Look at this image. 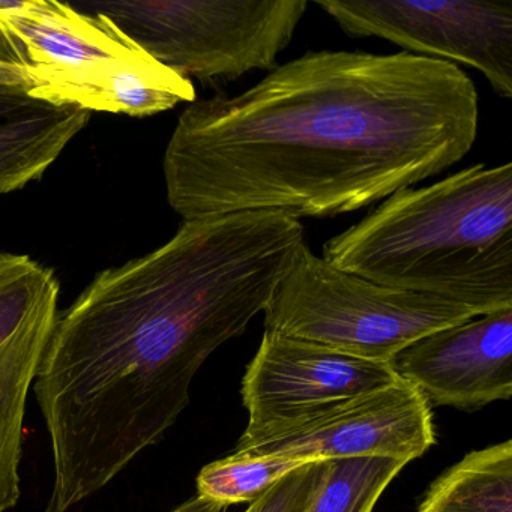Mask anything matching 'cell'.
<instances>
[{
	"instance_id": "obj_1",
	"label": "cell",
	"mask_w": 512,
	"mask_h": 512,
	"mask_svg": "<svg viewBox=\"0 0 512 512\" xmlns=\"http://www.w3.org/2000/svg\"><path fill=\"white\" fill-rule=\"evenodd\" d=\"M479 98L455 64L400 52H308L236 97L191 103L164 154L184 221L359 211L460 163Z\"/></svg>"
},
{
	"instance_id": "obj_2",
	"label": "cell",
	"mask_w": 512,
	"mask_h": 512,
	"mask_svg": "<svg viewBox=\"0 0 512 512\" xmlns=\"http://www.w3.org/2000/svg\"><path fill=\"white\" fill-rule=\"evenodd\" d=\"M299 245L277 212L187 220L58 313L32 386L52 445L46 512L71 511L163 439L197 371L263 313Z\"/></svg>"
},
{
	"instance_id": "obj_3",
	"label": "cell",
	"mask_w": 512,
	"mask_h": 512,
	"mask_svg": "<svg viewBox=\"0 0 512 512\" xmlns=\"http://www.w3.org/2000/svg\"><path fill=\"white\" fill-rule=\"evenodd\" d=\"M323 260L478 316L512 308V164L404 188L323 245Z\"/></svg>"
},
{
	"instance_id": "obj_4",
	"label": "cell",
	"mask_w": 512,
	"mask_h": 512,
	"mask_svg": "<svg viewBox=\"0 0 512 512\" xmlns=\"http://www.w3.org/2000/svg\"><path fill=\"white\" fill-rule=\"evenodd\" d=\"M34 100L148 118L194 103L193 82L164 67L109 17L56 0L0 2Z\"/></svg>"
},
{
	"instance_id": "obj_5",
	"label": "cell",
	"mask_w": 512,
	"mask_h": 512,
	"mask_svg": "<svg viewBox=\"0 0 512 512\" xmlns=\"http://www.w3.org/2000/svg\"><path fill=\"white\" fill-rule=\"evenodd\" d=\"M263 313L265 331L382 362L431 332L478 317L464 305L340 271L305 242Z\"/></svg>"
},
{
	"instance_id": "obj_6",
	"label": "cell",
	"mask_w": 512,
	"mask_h": 512,
	"mask_svg": "<svg viewBox=\"0 0 512 512\" xmlns=\"http://www.w3.org/2000/svg\"><path fill=\"white\" fill-rule=\"evenodd\" d=\"M109 17L164 67L205 85L271 71L292 43L307 0H106Z\"/></svg>"
},
{
	"instance_id": "obj_7",
	"label": "cell",
	"mask_w": 512,
	"mask_h": 512,
	"mask_svg": "<svg viewBox=\"0 0 512 512\" xmlns=\"http://www.w3.org/2000/svg\"><path fill=\"white\" fill-rule=\"evenodd\" d=\"M350 37H374L412 55L478 70L512 98V5L481 0H316Z\"/></svg>"
},
{
	"instance_id": "obj_8",
	"label": "cell",
	"mask_w": 512,
	"mask_h": 512,
	"mask_svg": "<svg viewBox=\"0 0 512 512\" xmlns=\"http://www.w3.org/2000/svg\"><path fill=\"white\" fill-rule=\"evenodd\" d=\"M430 404L404 382L292 421L242 434L233 457H284L305 463L386 457L410 463L434 443Z\"/></svg>"
},
{
	"instance_id": "obj_9",
	"label": "cell",
	"mask_w": 512,
	"mask_h": 512,
	"mask_svg": "<svg viewBox=\"0 0 512 512\" xmlns=\"http://www.w3.org/2000/svg\"><path fill=\"white\" fill-rule=\"evenodd\" d=\"M59 292L53 269L0 251V512L22 496L26 401L58 317Z\"/></svg>"
},
{
	"instance_id": "obj_10",
	"label": "cell",
	"mask_w": 512,
	"mask_h": 512,
	"mask_svg": "<svg viewBox=\"0 0 512 512\" xmlns=\"http://www.w3.org/2000/svg\"><path fill=\"white\" fill-rule=\"evenodd\" d=\"M400 382L388 362L265 331L242 380L244 434L292 421L338 401Z\"/></svg>"
},
{
	"instance_id": "obj_11",
	"label": "cell",
	"mask_w": 512,
	"mask_h": 512,
	"mask_svg": "<svg viewBox=\"0 0 512 512\" xmlns=\"http://www.w3.org/2000/svg\"><path fill=\"white\" fill-rule=\"evenodd\" d=\"M428 404L481 409L512 395V308L431 332L388 362Z\"/></svg>"
},
{
	"instance_id": "obj_12",
	"label": "cell",
	"mask_w": 512,
	"mask_h": 512,
	"mask_svg": "<svg viewBox=\"0 0 512 512\" xmlns=\"http://www.w3.org/2000/svg\"><path fill=\"white\" fill-rule=\"evenodd\" d=\"M91 113L55 107L28 94L0 92V194L22 190L61 157Z\"/></svg>"
},
{
	"instance_id": "obj_13",
	"label": "cell",
	"mask_w": 512,
	"mask_h": 512,
	"mask_svg": "<svg viewBox=\"0 0 512 512\" xmlns=\"http://www.w3.org/2000/svg\"><path fill=\"white\" fill-rule=\"evenodd\" d=\"M416 512H512V442L467 454L425 493Z\"/></svg>"
},
{
	"instance_id": "obj_14",
	"label": "cell",
	"mask_w": 512,
	"mask_h": 512,
	"mask_svg": "<svg viewBox=\"0 0 512 512\" xmlns=\"http://www.w3.org/2000/svg\"><path fill=\"white\" fill-rule=\"evenodd\" d=\"M406 464L386 457L326 461L325 475L305 512H373Z\"/></svg>"
},
{
	"instance_id": "obj_15",
	"label": "cell",
	"mask_w": 512,
	"mask_h": 512,
	"mask_svg": "<svg viewBox=\"0 0 512 512\" xmlns=\"http://www.w3.org/2000/svg\"><path fill=\"white\" fill-rule=\"evenodd\" d=\"M284 457H233L214 461L200 470L197 494L223 506L254 503L278 482L307 466Z\"/></svg>"
},
{
	"instance_id": "obj_16",
	"label": "cell",
	"mask_w": 512,
	"mask_h": 512,
	"mask_svg": "<svg viewBox=\"0 0 512 512\" xmlns=\"http://www.w3.org/2000/svg\"><path fill=\"white\" fill-rule=\"evenodd\" d=\"M325 470L326 461H316L296 470L257 500L256 512H305Z\"/></svg>"
},
{
	"instance_id": "obj_17",
	"label": "cell",
	"mask_w": 512,
	"mask_h": 512,
	"mask_svg": "<svg viewBox=\"0 0 512 512\" xmlns=\"http://www.w3.org/2000/svg\"><path fill=\"white\" fill-rule=\"evenodd\" d=\"M0 92H28V76L22 50L0 25Z\"/></svg>"
},
{
	"instance_id": "obj_18",
	"label": "cell",
	"mask_w": 512,
	"mask_h": 512,
	"mask_svg": "<svg viewBox=\"0 0 512 512\" xmlns=\"http://www.w3.org/2000/svg\"><path fill=\"white\" fill-rule=\"evenodd\" d=\"M226 506L221 503L214 502V500L206 499V497L197 494L193 499L187 500L182 503L178 508L173 509L172 512H223Z\"/></svg>"
},
{
	"instance_id": "obj_19",
	"label": "cell",
	"mask_w": 512,
	"mask_h": 512,
	"mask_svg": "<svg viewBox=\"0 0 512 512\" xmlns=\"http://www.w3.org/2000/svg\"><path fill=\"white\" fill-rule=\"evenodd\" d=\"M256 508H257V502L251 503V505L248 506V509L245 512H256Z\"/></svg>"
}]
</instances>
